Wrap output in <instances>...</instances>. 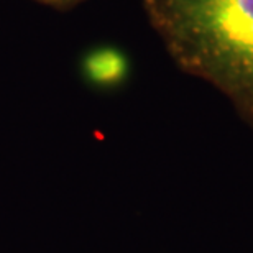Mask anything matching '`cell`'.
<instances>
[{
	"label": "cell",
	"mask_w": 253,
	"mask_h": 253,
	"mask_svg": "<svg viewBox=\"0 0 253 253\" xmlns=\"http://www.w3.org/2000/svg\"><path fill=\"white\" fill-rule=\"evenodd\" d=\"M84 74L90 83L100 87H114L126 78L128 63L122 51L110 46L92 49L84 58Z\"/></svg>",
	"instance_id": "2"
},
{
	"label": "cell",
	"mask_w": 253,
	"mask_h": 253,
	"mask_svg": "<svg viewBox=\"0 0 253 253\" xmlns=\"http://www.w3.org/2000/svg\"><path fill=\"white\" fill-rule=\"evenodd\" d=\"M37 2H42L44 5H49V7H54L58 10H68L85 2V0H37Z\"/></svg>",
	"instance_id": "3"
},
{
	"label": "cell",
	"mask_w": 253,
	"mask_h": 253,
	"mask_svg": "<svg viewBox=\"0 0 253 253\" xmlns=\"http://www.w3.org/2000/svg\"><path fill=\"white\" fill-rule=\"evenodd\" d=\"M143 8L176 66L253 126V0H143Z\"/></svg>",
	"instance_id": "1"
}]
</instances>
